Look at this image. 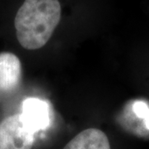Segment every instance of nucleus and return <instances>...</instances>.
Listing matches in <instances>:
<instances>
[{"label":"nucleus","mask_w":149,"mask_h":149,"mask_svg":"<svg viewBox=\"0 0 149 149\" xmlns=\"http://www.w3.org/2000/svg\"><path fill=\"white\" fill-rule=\"evenodd\" d=\"M61 17L59 0H24L14 17L19 44L27 50L43 47L51 39Z\"/></svg>","instance_id":"f257e3e1"},{"label":"nucleus","mask_w":149,"mask_h":149,"mask_svg":"<svg viewBox=\"0 0 149 149\" xmlns=\"http://www.w3.org/2000/svg\"><path fill=\"white\" fill-rule=\"evenodd\" d=\"M34 135L24 127L20 113L0 122V149H32Z\"/></svg>","instance_id":"f03ea898"},{"label":"nucleus","mask_w":149,"mask_h":149,"mask_svg":"<svg viewBox=\"0 0 149 149\" xmlns=\"http://www.w3.org/2000/svg\"><path fill=\"white\" fill-rule=\"evenodd\" d=\"M49 103L39 98H27L22 104L21 120L24 127L33 134L47 128L52 122Z\"/></svg>","instance_id":"7ed1b4c3"},{"label":"nucleus","mask_w":149,"mask_h":149,"mask_svg":"<svg viewBox=\"0 0 149 149\" xmlns=\"http://www.w3.org/2000/svg\"><path fill=\"white\" fill-rule=\"evenodd\" d=\"M22 80V65L12 52L0 53V94L15 91Z\"/></svg>","instance_id":"20e7f679"},{"label":"nucleus","mask_w":149,"mask_h":149,"mask_svg":"<svg viewBox=\"0 0 149 149\" xmlns=\"http://www.w3.org/2000/svg\"><path fill=\"white\" fill-rule=\"evenodd\" d=\"M63 149H111L107 135L100 129L87 128L78 133Z\"/></svg>","instance_id":"39448f33"}]
</instances>
